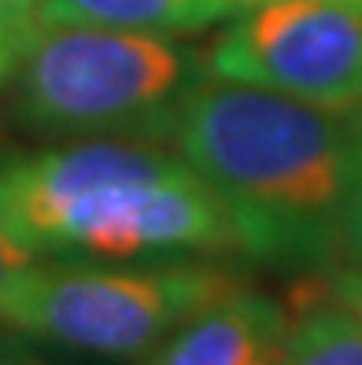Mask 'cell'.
Returning a JSON list of instances; mask_svg holds the SVG:
<instances>
[{
    "instance_id": "obj_3",
    "label": "cell",
    "mask_w": 362,
    "mask_h": 365,
    "mask_svg": "<svg viewBox=\"0 0 362 365\" xmlns=\"http://www.w3.org/2000/svg\"><path fill=\"white\" fill-rule=\"evenodd\" d=\"M241 281L218 266H30L15 284L0 325L74 351L134 358L185 325Z\"/></svg>"
},
{
    "instance_id": "obj_5",
    "label": "cell",
    "mask_w": 362,
    "mask_h": 365,
    "mask_svg": "<svg viewBox=\"0 0 362 365\" xmlns=\"http://www.w3.org/2000/svg\"><path fill=\"white\" fill-rule=\"evenodd\" d=\"M207 71L322 107H362V0H251Z\"/></svg>"
},
{
    "instance_id": "obj_6",
    "label": "cell",
    "mask_w": 362,
    "mask_h": 365,
    "mask_svg": "<svg viewBox=\"0 0 362 365\" xmlns=\"http://www.w3.org/2000/svg\"><path fill=\"white\" fill-rule=\"evenodd\" d=\"M285 332L278 299L237 284L152 347L144 365H281Z\"/></svg>"
},
{
    "instance_id": "obj_13",
    "label": "cell",
    "mask_w": 362,
    "mask_h": 365,
    "mask_svg": "<svg viewBox=\"0 0 362 365\" xmlns=\"http://www.w3.org/2000/svg\"><path fill=\"white\" fill-rule=\"evenodd\" d=\"M0 81H4V74H0Z\"/></svg>"
},
{
    "instance_id": "obj_4",
    "label": "cell",
    "mask_w": 362,
    "mask_h": 365,
    "mask_svg": "<svg viewBox=\"0 0 362 365\" xmlns=\"http://www.w3.org/2000/svg\"><path fill=\"white\" fill-rule=\"evenodd\" d=\"M23 115L56 133H89L152 115L181 85L185 59L159 34L41 26L19 59Z\"/></svg>"
},
{
    "instance_id": "obj_7",
    "label": "cell",
    "mask_w": 362,
    "mask_h": 365,
    "mask_svg": "<svg viewBox=\"0 0 362 365\" xmlns=\"http://www.w3.org/2000/svg\"><path fill=\"white\" fill-rule=\"evenodd\" d=\"M251 0H41L45 26H108L134 34H188L241 15Z\"/></svg>"
},
{
    "instance_id": "obj_10",
    "label": "cell",
    "mask_w": 362,
    "mask_h": 365,
    "mask_svg": "<svg viewBox=\"0 0 362 365\" xmlns=\"http://www.w3.org/2000/svg\"><path fill=\"white\" fill-rule=\"evenodd\" d=\"M34 262H37V259H34L30 251H23L15 240H8V236L0 232V314H4L15 284L23 281V273H26Z\"/></svg>"
},
{
    "instance_id": "obj_9",
    "label": "cell",
    "mask_w": 362,
    "mask_h": 365,
    "mask_svg": "<svg viewBox=\"0 0 362 365\" xmlns=\"http://www.w3.org/2000/svg\"><path fill=\"white\" fill-rule=\"evenodd\" d=\"M322 284L336 303H344L355 314V321L362 325V251H344V262L333 266L329 277H322Z\"/></svg>"
},
{
    "instance_id": "obj_1",
    "label": "cell",
    "mask_w": 362,
    "mask_h": 365,
    "mask_svg": "<svg viewBox=\"0 0 362 365\" xmlns=\"http://www.w3.org/2000/svg\"><path fill=\"white\" fill-rule=\"evenodd\" d=\"M170 133L229 207L241 251L322 262L344 244L362 107H322L215 78L178 103Z\"/></svg>"
},
{
    "instance_id": "obj_2",
    "label": "cell",
    "mask_w": 362,
    "mask_h": 365,
    "mask_svg": "<svg viewBox=\"0 0 362 365\" xmlns=\"http://www.w3.org/2000/svg\"><path fill=\"white\" fill-rule=\"evenodd\" d=\"M0 232L34 259L241 251L218 192L181 155L130 140L0 159Z\"/></svg>"
},
{
    "instance_id": "obj_8",
    "label": "cell",
    "mask_w": 362,
    "mask_h": 365,
    "mask_svg": "<svg viewBox=\"0 0 362 365\" xmlns=\"http://www.w3.org/2000/svg\"><path fill=\"white\" fill-rule=\"evenodd\" d=\"M281 365H362V325L322 281L307 284V295L288 317Z\"/></svg>"
},
{
    "instance_id": "obj_11",
    "label": "cell",
    "mask_w": 362,
    "mask_h": 365,
    "mask_svg": "<svg viewBox=\"0 0 362 365\" xmlns=\"http://www.w3.org/2000/svg\"><path fill=\"white\" fill-rule=\"evenodd\" d=\"M344 251H362V133H358V152L351 170V188L344 203Z\"/></svg>"
},
{
    "instance_id": "obj_12",
    "label": "cell",
    "mask_w": 362,
    "mask_h": 365,
    "mask_svg": "<svg viewBox=\"0 0 362 365\" xmlns=\"http://www.w3.org/2000/svg\"><path fill=\"white\" fill-rule=\"evenodd\" d=\"M0 365H52V361L37 358L34 351L19 347V343H11V339H0Z\"/></svg>"
}]
</instances>
